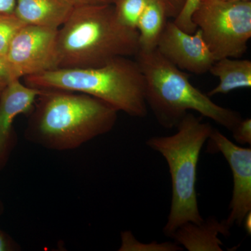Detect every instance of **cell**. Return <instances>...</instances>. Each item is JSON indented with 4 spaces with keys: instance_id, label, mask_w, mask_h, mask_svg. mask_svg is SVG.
I'll return each instance as SVG.
<instances>
[{
    "instance_id": "cell-9",
    "label": "cell",
    "mask_w": 251,
    "mask_h": 251,
    "mask_svg": "<svg viewBox=\"0 0 251 251\" xmlns=\"http://www.w3.org/2000/svg\"><path fill=\"white\" fill-rule=\"evenodd\" d=\"M156 49L181 70L196 75L209 72L216 61L199 29L189 34L173 21H167Z\"/></svg>"
},
{
    "instance_id": "cell-23",
    "label": "cell",
    "mask_w": 251,
    "mask_h": 251,
    "mask_svg": "<svg viewBox=\"0 0 251 251\" xmlns=\"http://www.w3.org/2000/svg\"><path fill=\"white\" fill-rule=\"evenodd\" d=\"M12 250V246L9 239L0 231V251Z\"/></svg>"
},
{
    "instance_id": "cell-20",
    "label": "cell",
    "mask_w": 251,
    "mask_h": 251,
    "mask_svg": "<svg viewBox=\"0 0 251 251\" xmlns=\"http://www.w3.org/2000/svg\"><path fill=\"white\" fill-rule=\"evenodd\" d=\"M12 81L4 57H0V92Z\"/></svg>"
},
{
    "instance_id": "cell-2",
    "label": "cell",
    "mask_w": 251,
    "mask_h": 251,
    "mask_svg": "<svg viewBox=\"0 0 251 251\" xmlns=\"http://www.w3.org/2000/svg\"><path fill=\"white\" fill-rule=\"evenodd\" d=\"M138 50V31L120 23L113 4L77 5L57 31V69L100 67Z\"/></svg>"
},
{
    "instance_id": "cell-16",
    "label": "cell",
    "mask_w": 251,
    "mask_h": 251,
    "mask_svg": "<svg viewBox=\"0 0 251 251\" xmlns=\"http://www.w3.org/2000/svg\"><path fill=\"white\" fill-rule=\"evenodd\" d=\"M25 25L14 12L0 13V57H5L13 38Z\"/></svg>"
},
{
    "instance_id": "cell-14",
    "label": "cell",
    "mask_w": 251,
    "mask_h": 251,
    "mask_svg": "<svg viewBox=\"0 0 251 251\" xmlns=\"http://www.w3.org/2000/svg\"><path fill=\"white\" fill-rule=\"evenodd\" d=\"M167 19L168 17L161 5L156 0H150L137 24L140 50L156 49Z\"/></svg>"
},
{
    "instance_id": "cell-1",
    "label": "cell",
    "mask_w": 251,
    "mask_h": 251,
    "mask_svg": "<svg viewBox=\"0 0 251 251\" xmlns=\"http://www.w3.org/2000/svg\"><path fill=\"white\" fill-rule=\"evenodd\" d=\"M117 111L87 94L41 90L25 130L28 141L56 151L74 150L115 126Z\"/></svg>"
},
{
    "instance_id": "cell-3",
    "label": "cell",
    "mask_w": 251,
    "mask_h": 251,
    "mask_svg": "<svg viewBox=\"0 0 251 251\" xmlns=\"http://www.w3.org/2000/svg\"><path fill=\"white\" fill-rule=\"evenodd\" d=\"M134 57L145 78L147 105L164 128H176L189 111L197 112L231 132L242 120L239 112L220 106L193 86L189 75L156 49L139 50Z\"/></svg>"
},
{
    "instance_id": "cell-11",
    "label": "cell",
    "mask_w": 251,
    "mask_h": 251,
    "mask_svg": "<svg viewBox=\"0 0 251 251\" xmlns=\"http://www.w3.org/2000/svg\"><path fill=\"white\" fill-rule=\"evenodd\" d=\"M75 6L74 0H16L14 13L27 25L59 29Z\"/></svg>"
},
{
    "instance_id": "cell-22",
    "label": "cell",
    "mask_w": 251,
    "mask_h": 251,
    "mask_svg": "<svg viewBox=\"0 0 251 251\" xmlns=\"http://www.w3.org/2000/svg\"><path fill=\"white\" fill-rule=\"evenodd\" d=\"M77 5L114 4L117 0H74Z\"/></svg>"
},
{
    "instance_id": "cell-13",
    "label": "cell",
    "mask_w": 251,
    "mask_h": 251,
    "mask_svg": "<svg viewBox=\"0 0 251 251\" xmlns=\"http://www.w3.org/2000/svg\"><path fill=\"white\" fill-rule=\"evenodd\" d=\"M209 72L219 78V83L206 94L208 97L251 87V61L249 59L229 57L219 59Z\"/></svg>"
},
{
    "instance_id": "cell-21",
    "label": "cell",
    "mask_w": 251,
    "mask_h": 251,
    "mask_svg": "<svg viewBox=\"0 0 251 251\" xmlns=\"http://www.w3.org/2000/svg\"><path fill=\"white\" fill-rule=\"evenodd\" d=\"M16 0H0V13L14 12Z\"/></svg>"
},
{
    "instance_id": "cell-8",
    "label": "cell",
    "mask_w": 251,
    "mask_h": 251,
    "mask_svg": "<svg viewBox=\"0 0 251 251\" xmlns=\"http://www.w3.org/2000/svg\"><path fill=\"white\" fill-rule=\"evenodd\" d=\"M208 151L221 152L228 163L233 177V190L226 226H242L244 217L251 211V149L238 146L216 128L209 139Z\"/></svg>"
},
{
    "instance_id": "cell-19",
    "label": "cell",
    "mask_w": 251,
    "mask_h": 251,
    "mask_svg": "<svg viewBox=\"0 0 251 251\" xmlns=\"http://www.w3.org/2000/svg\"><path fill=\"white\" fill-rule=\"evenodd\" d=\"M164 9L168 18H175L182 9L186 0H156Z\"/></svg>"
},
{
    "instance_id": "cell-25",
    "label": "cell",
    "mask_w": 251,
    "mask_h": 251,
    "mask_svg": "<svg viewBox=\"0 0 251 251\" xmlns=\"http://www.w3.org/2000/svg\"><path fill=\"white\" fill-rule=\"evenodd\" d=\"M218 1H251V0H218Z\"/></svg>"
},
{
    "instance_id": "cell-15",
    "label": "cell",
    "mask_w": 251,
    "mask_h": 251,
    "mask_svg": "<svg viewBox=\"0 0 251 251\" xmlns=\"http://www.w3.org/2000/svg\"><path fill=\"white\" fill-rule=\"evenodd\" d=\"M150 0H117L113 4L117 20L128 29L136 30L137 24Z\"/></svg>"
},
{
    "instance_id": "cell-5",
    "label": "cell",
    "mask_w": 251,
    "mask_h": 251,
    "mask_svg": "<svg viewBox=\"0 0 251 251\" xmlns=\"http://www.w3.org/2000/svg\"><path fill=\"white\" fill-rule=\"evenodd\" d=\"M170 136H156L146 142L150 148L164 157L172 181V201L163 233L171 237L186 223L200 224L204 221L198 208L196 191L198 162L201 150L209 139L213 127L188 112Z\"/></svg>"
},
{
    "instance_id": "cell-18",
    "label": "cell",
    "mask_w": 251,
    "mask_h": 251,
    "mask_svg": "<svg viewBox=\"0 0 251 251\" xmlns=\"http://www.w3.org/2000/svg\"><path fill=\"white\" fill-rule=\"evenodd\" d=\"M234 139L242 145H251V119H242L232 130Z\"/></svg>"
},
{
    "instance_id": "cell-4",
    "label": "cell",
    "mask_w": 251,
    "mask_h": 251,
    "mask_svg": "<svg viewBox=\"0 0 251 251\" xmlns=\"http://www.w3.org/2000/svg\"><path fill=\"white\" fill-rule=\"evenodd\" d=\"M24 79L25 85L38 90L87 94L130 116L148 115L145 78L139 64L128 57H116L100 67L56 69Z\"/></svg>"
},
{
    "instance_id": "cell-12",
    "label": "cell",
    "mask_w": 251,
    "mask_h": 251,
    "mask_svg": "<svg viewBox=\"0 0 251 251\" xmlns=\"http://www.w3.org/2000/svg\"><path fill=\"white\" fill-rule=\"evenodd\" d=\"M229 231L224 221L220 222L211 217L200 224L186 223L176 229L171 238L175 239V244L182 245L189 251H221L223 244L218 236L228 235Z\"/></svg>"
},
{
    "instance_id": "cell-10",
    "label": "cell",
    "mask_w": 251,
    "mask_h": 251,
    "mask_svg": "<svg viewBox=\"0 0 251 251\" xmlns=\"http://www.w3.org/2000/svg\"><path fill=\"white\" fill-rule=\"evenodd\" d=\"M41 90L21 80H14L0 92V170L9 159L16 144L13 125L22 114L30 113Z\"/></svg>"
},
{
    "instance_id": "cell-24",
    "label": "cell",
    "mask_w": 251,
    "mask_h": 251,
    "mask_svg": "<svg viewBox=\"0 0 251 251\" xmlns=\"http://www.w3.org/2000/svg\"><path fill=\"white\" fill-rule=\"evenodd\" d=\"M243 226H244L247 234L251 235V211L248 213L247 216L244 217V221L242 223Z\"/></svg>"
},
{
    "instance_id": "cell-17",
    "label": "cell",
    "mask_w": 251,
    "mask_h": 251,
    "mask_svg": "<svg viewBox=\"0 0 251 251\" xmlns=\"http://www.w3.org/2000/svg\"><path fill=\"white\" fill-rule=\"evenodd\" d=\"M202 0H186L182 9L173 22L180 28L189 34H193L197 29L192 21V16Z\"/></svg>"
},
{
    "instance_id": "cell-6",
    "label": "cell",
    "mask_w": 251,
    "mask_h": 251,
    "mask_svg": "<svg viewBox=\"0 0 251 251\" xmlns=\"http://www.w3.org/2000/svg\"><path fill=\"white\" fill-rule=\"evenodd\" d=\"M192 21L215 60L240 58L251 37V1L202 0Z\"/></svg>"
},
{
    "instance_id": "cell-7",
    "label": "cell",
    "mask_w": 251,
    "mask_h": 251,
    "mask_svg": "<svg viewBox=\"0 0 251 251\" xmlns=\"http://www.w3.org/2000/svg\"><path fill=\"white\" fill-rule=\"evenodd\" d=\"M57 31L25 25L16 33L4 57L12 80L57 69Z\"/></svg>"
}]
</instances>
